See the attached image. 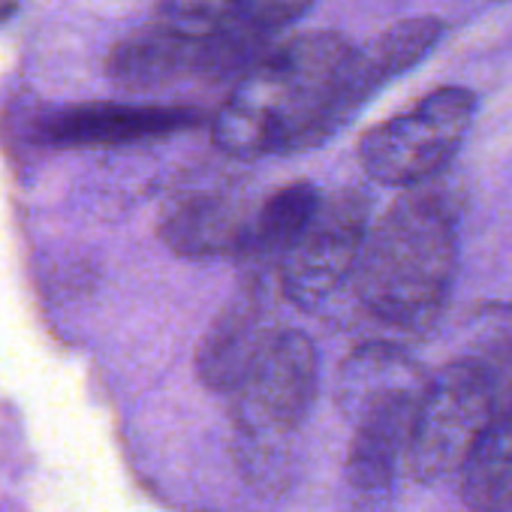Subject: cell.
<instances>
[{
    "instance_id": "cell-1",
    "label": "cell",
    "mask_w": 512,
    "mask_h": 512,
    "mask_svg": "<svg viewBox=\"0 0 512 512\" xmlns=\"http://www.w3.org/2000/svg\"><path fill=\"white\" fill-rule=\"evenodd\" d=\"M353 46L335 31L302 34L256 58L211 121L220 151L238 160L320 148L326 112Z\"/></svg>"
},
{
    "instance_id": "cell-2",
    "label": "cell",
    "mask_w": 512,
    "mask_h": 512,
    "mask_svg": "<svg viewBox=\"0 0 512 512\" xmlns=\"http://www.w3.org/2000/svg\"><path fill=\"white\" fill-rule=\"evenodd\" d=\"M455 269V208L440 190L419 184L368 229L353 287L374 320L422 332L443 314Z\"/></svg>"
},
{
    "instance_id": "cell-3",
    "label": "cell",
    "mask_w": 512,
    "mask_h": 512,
    "mask_svg": "<svg viewBox=\"0 0 512 512\" xmlns=\"http://www.w3.org/2000/svg\"><path fill=\"white\" fill-rule=\"evenodd\" d=\"M241 470L260 485L281 476V443L317 401V350L305 332L278 329L229 392Z\"/></svg>"
},
{
    "instance_id": "cell-4",
    "label": "cell",
    "mask_w": 512,
    "mask_h": 512,
    "mask_svg": "<svg viewBox=\"0 0 512 512\" xmlns=\"http://www.w3.org/2000/svg\"><path fill=\"white\" fill-rule=\"evenodd\" d=\"M494 398V374L476 359L443 365L425 377L404 452L416 482L434 485L461 473L497 410Z\"/></svg>"
},
{
    "instance_id": "cell-5",
    "label": "cell",
    "mask_w": 512,
    "mask_h": 512,
    "mask_svg": "<svg viewBox=\"0 0 512 512\" xmlns=\"http://www.w3.org/2000/svg\"><path fill=\"white\" fill-rule=\"evenodd\" d=\"M476 115L467 88H437L407 112L377 124L359 142L362 169L386 187L428 184L458 154Z\"/></svg>"
},
{
    "instance_id": "cell-6",
    "label": "cell",
    "mask_w": 512,
    "mask_h": 512,
    "mask_svg": "<svg viewBox=\"0 0 512 512\" xmlns=\"http://www.w3.org/2000/svg\"><path fill=\"white\" fill-rule=\"evenodd\" d=\"M371 229V202L362 190L344 187L320 196L311 220L278 263L284 296L311 311L353 278L365 235Z\"/></svg>"
},
{
    "instance_id": "cell-7",
    "label": "cell",
    "mask_w": 512,
    "mask_h": 512,
    "mask_svg": "<svg viewBox=\"0 0 512 512\" xmlns=\"http://www.w3.org/2000/svg\"><path fill=\"white\" fill-rule=\"evenodd\" d=\"M443 31L446 25L440 19L419 16V19H404L386 28L368 46L353 49L338 76L326 112V139H332L386 82L425 61L431 49L443 40Z\"/></svg>"
},
{
    "instance_id": "cell-8",
    "label": "cell",
    "mask_w": 512,
    "mask_h": 512,
    "mask_svg": "<svg viewBox=\"0 0 512 512\" xmlns=\"http://www.w3.org/2000/svg\"><path fill=\"white\" fill-rule=\"evenodd\" d=\"M199 121L202 115L184 106L85 103L46 112L37 121V139L58 148H115L175 136Z\"/></svg>"
},
{
    "instance_id": "cell-9",
    "label": "cell",
    "mask_w": 512,
    "mask_h": 512,
    "mask_svg": "<svg viewBox=\"0 0 512 512\" xmlns=\"http://www.w3.org/2000/svg\"><path fill=\"white\" fill-rule=\"evenodd\" d=\"M317 0H163L154 22L202 43L244 40L269 46V40L302 19Z\"/></svg>"
},
{
    "instance_id": "cell-10",
    "label": "cell",
    "mask_w": 512,
    "mask_h": 512,
    "mask_svg": "<svg viewBox=\"0 0 512 512\" xmlns=\"http://www.w3.org/2000/svg\"><path fill=\"white\" fill-rule=\"evenodd\" d=\"M263 302L253 293L235 296L208 326L196 350V374L214 392H232L275 338Z\"/></svg>"
},
{
    "instance_id": "cell-11",
    "label": "cell",
    "mask_w": 512,
    "mask_h": 512,
    "mask_svg": "<svg viewBox=\"0 0 512 512\" xmlns=\"http://www.w3.org/2000/svg\"><path fill=\"white\" fill-rule=\"evenodd\" d=\"M425 386L422 368L395 344H365L347 356L338 371V407L347 419L416 401Z\"/></svg>"
},
{
    "instance_id": "cell-12",
    "label": "cell",
    "mask_w": 512,
    "mask_h": 512,
    "mask_svg": "<svg viewBox=\"0 0 512 512\" xmlns=\"http://www.w3.org/2000/svg\"><path fill=\"white\" fill-rule=\"evenodd\" d=\"M253 208L241 196L199 193L178 202L160 223L166 247L187 260L208 256H238L250 226Z\"/></svg>"
},
{
    "instance_id": "cell-13",
    "label": "cell",
    "mask_w": 512,
    "mask_h": 512,
    "mask_svg": "<svg viewBox=\"0 0 512 512\" xmlns=\"http://www.w3.org/2000/svg\"><path fill=\"white\" fill-rule=\"evenodd\" d=\"M416 401L392 404L356 419V434L347 452V479L359 494H380L392 485L407 452Z\"/></svg>"
},
{
    "instance_id": "cell-14",
    "label": "cell",
    "mask_w": 512,
    "mask_h": 512,
    "mask_svg": "<svg viewBox=\"0 0 512 512\" xmlns=\"http://www.w3.org/2000/svg\"><path fill=\"white\" fill-rule=\"evenodd\" d=\"M320 196V187H314L311 181H293L278 187L272 196H266L263 205L253 208L244 247L238 256H244L253 266L278 269L284 253L293 247V241L311 220L314 208L320 205Z\"/></svg>"
},
{
    "instance_id": "cell-15",
    "label": "cell",
    "mask_w": 512,
    "mask_h": 512,
    "mask_svg": "<svg viewBox=\"0 0 512 512\" xmlns=\"http://www.w3.org/2000/svg\"><path fill=\"white\" fill-rule=\"evenodd\" d=\"M458 476L461 497L470 512L512 509V398L494 410Z\"/></svg>"
}]
</instances>
